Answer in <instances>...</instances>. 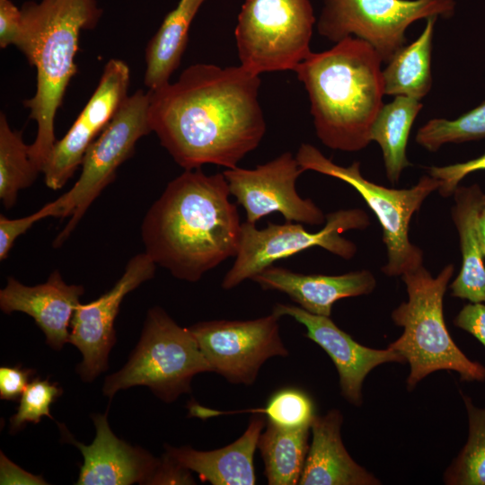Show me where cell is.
<instances>
[{"label":"cell","instance_id":"6da1fadb","mask_svg":"<svg viewBox=\"0 0 485 485\" xmlns=\"http://www.w3.org/2000/svg\"><path fill=\"white\" fill-rule=\"evenodd\" d=\"M260 86V75L241 65H192L175 83L150 90L152 130L185 170L234 168L266 132Z\"/></svg>","mask_w":485,"mask_h":485},{"label":"cell","instance_id":"7a4b0ae2","mask_svg":"<svg viewBox=\"0 0 485 485\" xmlns=\"http://www.w3.org/2000/svg\"><path fill=\"white\" fill-rule=\"evenodd\" d=\"M224 173L185 170L147 210L141 238L145 252L176 278L198 281L235 257L242 225Z\"/></svg>","mask_w":485,"mask_h":485},{"label":"cell","instance_id":"3957f363","mask_svg":"<svg viewBox=\"0 0 485 485\" xmlns=\"http://www.w3.org/2000/svg\"><path fill=\"white\" fill-rule=\"evenodd\" d=\"M383 63L366 41L348 37L311 52L295 68L311 103L316 135L333 150L357 152L371 142V127L384 105Z\"/></svg>","mask_w":485,"mask_h":485},{"label":"cell","instance_id":"277c9868","mask_svg":"<svg viewBox=\"0 0 485 485\" xmlns=\"http://www.w3.org/2000/svg\"><path fill=\"white\" fill-rule=\"evenodd\" d=\"M21 11L23 32L17 48L37 71L36 93L23 101L30 109V119L38 126L30 155L42 172L57 141L56 113L77 72L75 58L80 32L93 29L103 11L96 0L30 1L22 4Z\"/></svg>","mask_w":485,"mask_h":485},{"label":"cell","instance_id":"5b68a950","mask_svg":"<svg viewBox=\"0 0 485 485\" xmlns=\"http://www.w3.org/2000/svg\"><path fill=\"white\" fill-rule=\"evenodd\" d=\"M454 271L448 264L433 277L422 265L401 276L408 300L392 311V319L403 333L388 347L410 365L408 390L438 370L454 371L461 381H485V366L463 353L445 322L443 301Z\"/></svg>","mask_w":485,"mask_h":485},{"label":"cell","instance_id":"8992f818","mask_svg":"<svg viewBox=\"0 0 485 485\" xmlns=\"http://www.w3.org/2000/svg\"><path fill=\"white\" fill-rule=\"evenodd\" d=\"M212 372L189 328L179 326L161 307L148 310L140 340L127 364L108 375L105 396L136 385L150 388L162 401H174L191 391L192 378Z\"/></svg>","mask_w":485,"mask_h":485},{"label":"cell","instance_id":"52a82bcc","mask_svg":"<svg viewBox=\"0 0 485 485\" xmlns=\"http://www.w3.org/2000/svg\"><path fill=\"white\" fill-rule=\"evenodd\" d=\"M295 158L304 172L314 171L339 179L354 188L363 198L383 229L387 262L382 270L385 275L401 277L423 265V251L409 238L410 223L428 196L438 190L439 180L428 174L422 176L410 189L386 188L363 177L359 162L347 167L340 166L310 144H302Z\"/></svg>","mask_w":485,"mask_h":485},{"label":"cell","instance_id":"ba28073f","mask_svg":"<svg viewBox=\"0 0 485 485\" xmlns=\"http://www.w3.org/2000/svg\"><path fill=\"white\" fill-rule=\"evenodd\" d=\"M310 0H245L234 31L241 66L260 75L295 71L312 52Z\"/></svg>","mask_w":485,"mask_h":485},{"label":"cell","instance_id":"9c48e42d","mask_svg":"<svg viewBox=\"0 0 485 485\" xmlns=\"http://www.w3.org/2000/svg\"><path fill=\"white\" fill-rule=\"evenodd\" d=\"M150 90L128 96L112 119L87 148L82 172L74 186L54 200L58 217H69L53 242L68 238L86 210L116 177L118 168L134 154L137 142L152 132L149 119Z\"/></svg>","mask_w":485,"mask_h":485},{"label":"cell","instance_id":"30bf717a","mask_svg":"<svg viewBox=\"0 0 485 485\" xmlns=\"http://www.w3.org/2000/svg\"><path fill=\"white\" fill-rule=\"evenodd\" d=\"M370 225L367 214L360 208L340 209L326 215L324 226L318 232L306 231L300 223H268L259 229L242 222L239 251L221 287H236L246 279L272 266L274 262L318 246L345 260L357 253L356 244L342 236L349 230H364Z\"/></svg>","mask_w":485,"mask_h":485},{"label":"cell","instance_id":"8fae6325","mask_svg":"<svg viewBox=\"0 0 485 485\" xmlns=\"http://www.w3.org/2000/svg\"><path fill=\"white\" fill-rule=\"evenodd\" d=\"M454 7V0H323L317 31L335 43L354 35L368 42L387 64L404 47L411 23L450 18Z\"/></svg>","mask_w":485,"mask_h":485},{"label":"cell","instance_id":"7c38bea8","mask_svg":"<svg viewBox=\"0 0 485 485\" xmlns=\"http://www.w3.org/2000/svg\"><path fill=\"white\" fill-rule=\"evenodd\" d=\"M279 319L272 313L254 320L201 322L189 330L212 372L232 384L250 385L268 359L289 354L280 337Z\"/></svg>","mask_w":485,"mask_h":485},{"label":"cell","instance_id":"4fadbf2b","mask_svg":"<svg viewBox=\"0 0 485 485\" xmlns=\"http://www.w3.org/2000/svg\"><path fill=\"white\" fill-rule=\"evenodd\" d=\"M304 172L295 156L285 152L254 169H226L230 194L245 210L246 222L251 225L273 213L281 214L287 222L322 225L326 215L310 198H303L295 182Z\"/></svg>","mask_w":485,"mask_h":485},{"label":"cell","instance_id":"5bb4252c","mask_svg":"<svg viewBox=\"0 0 485 485\" xmlns=\"http://www.w3.org/2000/svg\"><path fill=\"white\" fill-rule=\"evenodd\" d=\"M156 266L146 252L132 257L110 291L75 308L69 343L83 356L76 368L83 381L92 382L108 369L109 353L116 341L114 321L120 304L129 292L154 277Z\"/></svg>","mask_w":485,"mask_h":485},{"label":"cell","instance_id":"9a60e30c","mask_svg":"<svg viewBox=\"0 0 485 485\" xmlns=\"http://www.w3.org/2000/svg\"><path fill=\"white\" fill-rule=\"evenodd\" d=\"M129 67L122 60L105 65L99 84L66 134L55 144L43 169L46 185L59 190L81 165L89 146L127 99Z\"/></svg>","mask_w":485,"mask_h":485},{"label":"cell","instance_id":"2e32d148","mask_svg":"<svg viewBox=\"0 0 485 485\" xmlns=\"http://www.w3.org/2000/svg\"><path fill=\"white\" fill-rule=\"evenodd\" d=\"M272 313L279 317L290 316L305 327V336L318 344L334 363L341 395L355 406L362 404V384L371 370L384 363L406 362L402 356L389 347L375 349L357 343L329 316L313 314L287 304H276Z\"/></svg>","mask_w":485,"mask_h":485},{"label":"cell","instance_id":"e0dca14e","mask_svg":"<svg viewBox=\"0 0 485 485\" xmlns=\"http://www.w3.org/2000/svg\"><path fill=\"white\" fill-rule=\"evenodd\" d=\"M92 418L96 428V436L92 444L86 445L75 441L71 436L67 438L81 451L84 457L75 484H149L161 460L118 438L110 428L107 413L94 414Z\"/></svg>","mask_w":485,"mask_h":485},{"label":"cell","instance_id":"ac0fdd59","mask_svg":"<svg viewBox=\"0 0 485 485\" xmlns=\"http://www.w3.org/2000/svg\"><path fill=\"white\" fill-rule=\"evenodd\" d=\"M84 289L81 285H67L55 270L48 280L37 286H25L8 278L0 291V308L4 313L22 312L30 315L56 350L69 342L68 327Z\"/></svg>","mask_w":485,"mask_h":485},{"label":"cell","instance_id":"d6986e66","mask_svg":"<svg viewBox=\"0 0 485 485\" xmlns=\"http://www.w3.org/2000/svg\"><path fill=\"white\" fill-rule=\"evenodd\" d=\"M264 290L287 295L299 307L317 315L331 316L334 303L371 294L376 286L374 274L356 270L342 275L302 274L274 265L252 278Z\"/></svg>","mask_w":485,"mask_h":485},{"label":"cell","instance_id":"ffe728a7","mask_svg":"<svg viewBox=\"0 0 485 485\" xmlns=\"http://www.w3.org/2000/svg\"><path fill=\"white\" fill-rule=\"evenodd\" d=\"M341 412L333 409L316 416L311 424L309 445L300 485H378L381 481L357 463L340 435Z\"/></svg>","mask_w":485,"mask_h":485},{"label":"cell","instance_id":"44dd1931","mask_svg":"<svg viewBox=\"0 0 485 485\" xmlns=\"http://www.w3.org/2000/svg\"><path fill=\"white\" fill-rule=\"evenodd\" d=\"M256 414L251 418L244 433L228 445L212 451L165 445V454L180 466L198 473L202 481L213 485H253L256 483L254 453L266 426L263 416Z\"/></svg>","mask_w":485,"mask_h":485},{"label":"cell","instance_id":"7402d4cb","mask_svg":"<svg viewBox=\"0 0 485 485\" xmlns=\"http://www.w3.org/2000/svg\"><path fill=\"white\" fill-rule=\"evenodd\" d=\"M478 184L458 186L453 193L452 217L459 235L462 268L450 285L451 295L470 303L485 304L484 253L480 233V210L484 198Z\"/></svg>","mask_w":485,"mask_h":485},{"label":"cell","instance_id":"603a6c76","mask_svg":"<svg viewBox=\"0 0 485 485\" xmlns=\"http://www.w3.org/2000/svg\"><path fill=\"white\" fill-rule=\"evenodd\" d=\"M206 0H180L146 48L145 84L154 91L169 84L185 51L190 24Z\"/></svg>","mask_w":485,"mask_h":485},{"label":"cell","instance_id":"cb8c5ba5","mask_svg":"<svg viewBox=\"0 0 485 485\" xmlns=\"http://www.w3.org/2000/svg\"><path fill=\"white\" fill-rule=\"evenodd\" d=\"M422 107L419 100L397 95L391 102L384 103L371 127L370 139L382 149L386 177L392 183L398 182L402 171L411 165L406 148Z\"/></svg>","mask_w":485,"mask_h":485},{"label":"cell","instance_id":"d4e9b609","mask_svg":"<svg viewBox=\"0 0 485 485\" xmlns=\"http://www.w3.org/2000/svg\"><path fill=\"white\" fill-rule=\"evenodd\" d=\"M437 17L426 19L419 38L399 49L383 70L387 95H404L421 100L431 89V56L434 27Z\"/></svg>","mask_w":485,"mask_h":485},{"label":"cell","instance_id":"484cf974","mask_svg":"<svg viewBox=\"0 0 485 485\" xmlns=\"http://www.w3.org/2000/svg\"><path fill=\"white\" fill-rule=\"evenodd\" d=\"M310 427L286 428L269 421L258 440L269 485L298 484L309 450Z\"/></svg>","mask_w":485,"mask_h":485},{"label":"cell","instance_id":"4316f807","mask_svg":"<svg viewBox=\"0 0 485 485\" xmlns=\"http://www.w3.org/2000/svg\"><path fill=\"white\" fill-rule=\"evenodd\" d=\"M40 172L30 155L22 131L10 128L0 114V199L5 208L13 207L21 190L30 187Z\"/></svg>","mask_w":485,"mask_h":485},{"label":"cell","instance_id":"83f0119b","mask_svg":"<svg viewBox=\"0 0 485 485\" xmlns=\"http://www.w3.org/2000/svg\"><path fill=\"white\" fill-rule=\"evenodd\" d=\"M462 393L469 433L466 444L444 473L448 485H485V408L475 406Z\"/></svg>","mask_w":485,"mask_h":485},{"label":"cell","instance_id":"f1b7e54d","mask_svg":"<svg viewBox=\"0 0 485 485\" xmlns=\"http://www.w3.org/2000/svg\"><path fill=\"white\" fill-rule=\"evenodd\" d=\"M485 138V101L455 119H432L419 128L416 142L430 152L448 143Z\"/></svg>","mask_w":485,"mask_h":485},{"label":"cell","instance_id":"f546056e","mask_svg":"<svg viewBox=\"0 0 485 485\" xmlns=\"http://www.w3.org/2000/svg\"><path fill=\"white\" fill-rule=\"evenodd\" d=\"M248 411L265 414L268 421L286 428L310 427L315 417L314 405L310 396L294 387L277 391L264 408Z\"/></svg>","mask_w":485,"mask_h":485},{"label":"cell","instance_id":"4dcf8cb0","mask_svg":"<svg viewBox=\"0 0 485 485\" xmlns=\"http://www.w3.org/2000/svg\"><path fill=\"white\" fill-rule=\"evenodd\" d=\"M62 393L57 383L40 377L32 379L21 396L17 412L10 418V431H17L27 422L38 424L42 417L52 419L50 406Z\"/></svg>","mask_w":485,"mask_h":485},{"label":"cell","instance_id":"1f68e13d","mask_svg":"<svg viewBox=\"0 0 485 485\" xmlns=\"http://www.w3.org/2000/svg\"><path fill=\"white\" fill-rule=\"evenodd\" d=\"M57 207L54 201L43 206L37 212L27 216L9 219L4 215L0 216V260L7 258L16 239L27 232L38 221L48 217L57 216Z\"/></svg>","mask_w":485,"mask_h":485},{"label":"cell","instance_id":"d6a6232c","mask_svg":"<svg viewBox=\"0 0 485 485\" xmlns=\"http://www.w3.org/2000/svg\"><path fill=\"white\" fill-rule=\"evenodd\" d=\"M485 170V154L463 163L445 166H431L428 174L441 181L438 189L443 197L453 195L461 181L468 174Z\"/></svg>","mask_w":485,"mask_h":485},{"label":"cell","instance_id":"836d02e7","mask_svg":"<svg viewBox=\"0 0 485 485\" xmlns=\"http://www.w3.org/2000/svg\"><path fill=\"white\" fill-rule=\"evenodd\" d=\"M23 32V22L21 9L11 0H0V47L9 45L16 48L21 42Z\"/></svg>","mask_w":485,"mask_h":485},{"label":"cell","instance_id":"e575fe53","mask_svg":"<svg viewBox=\"0 0 485 485\" xmlns=\"http://www.w3.org/2000/svg\"><path fill=\"white\" fill-rule=\"evenodd\" d=\"M34 370L21 366L0 367V398L16 401L22 396Z\"/></svg>","mask_w":485,"mask_h":485},{"label":"cell","instance_id":"d590c367","mask_svg":"<svg viewBox=\"0 0 485 485\" xmlns=\"http://www.w3.org/2000/svg\"><path fill=\"white\" fill-rule=\"evenodd\" d=\"M456 327L471 333L485 347V304L469 303L454 318Z\"/></svg>","mask_w":485,"mask_h":485},{"label":"cell","instance_id":"8d00e7d4","mask_svg":"<svg viewBox=\"0 0 485 485\" xmlns=\"http://www.w3.org/2000/svg\"><path fill=\"white\" fill-rule=\"evenodd\" d=\"M149 484H195V480L190 470L180 466L164 454Z\"/></svg>","mask_w":485,"mask_h":485},{"label":"cell","instance_id":"74e56055","mask_svg":"<svg viewBox=\"0 0 485 485\" xmlns=\"http://www.w3.org/2000/svg\"><path fill=\"white\" fill-rule=\"evenodd\" d=\"M1 484H46L41 476L33 475L12 463L2 452L0 454Z\"/></svg>","mask_w":485,"mask_h":485},{"label":"cell","instance_id":"f35d334b","mask_svg":"<svg viewBox=\"0 0 485 485\" xmlns=\"http://www.w3.org/2000/svg\"><path fill=\"white\" fill-rule=\"evenodd\" d=\"M480 233L485 258V195L480 210Z\"/></svg>","mask_w":485,"mask_h":485}]
</instances>
